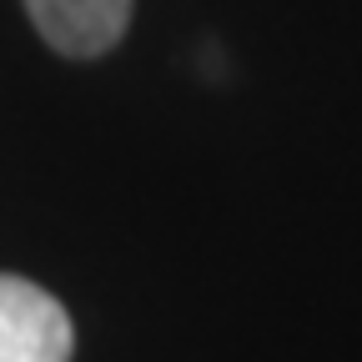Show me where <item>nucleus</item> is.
Segmentation results:
<instances>
[{"label":"nucleus","mask_w":362,"mask_h":362,"mask_svg":"<svg viewBox=\"0 0 362 362\" xmlns=\"http://www.w3.org/2000/svg\"><path fill=\"white\" fill-rule=\"evenodd\" d=\"M0 362H71L66 307L25 277H0Z\"/></svg>","instance_id":"1"},{"label":"nucleus","mask_w":362,"mask_h":362,"mask_svg":"<svg viewBox=\"0 0 362 362\" xmlns=\"http://www.w3.org/2000/svg\"><path fill=\"white\" fill-rule=\"evenodd\" d=\"M131 6L136 0H25L45 45L76 61L106 56L131 25Z\"/></svg>","instance_id":"2"}]
</instances>
